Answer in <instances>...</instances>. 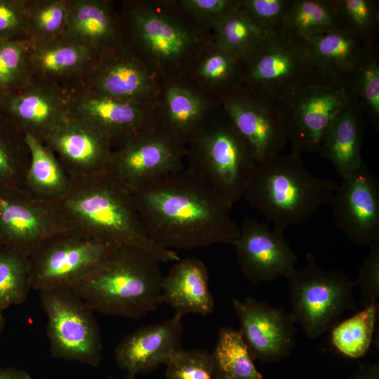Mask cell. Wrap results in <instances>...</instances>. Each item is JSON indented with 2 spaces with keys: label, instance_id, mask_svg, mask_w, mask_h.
<instances>
[{
  "label": "cell",
  "instance_id": "cell-1",
  "mask_svg": "<svg viewBox=\"0 0 379 379\" xmlns=\"http://www.w3.org/2000/svg\"><path fill=\"white\" fill-rule=\"evenodd\" d=\"M143 227L161 247L175 250L236 244L239 227L232 208L188 168L133 192Z\"/></svg>",
  "mask_w": 379,
  "mask_h": 379
},
{
  "label": "cell",
  "instance_id": "cell-2",
  "mask_svg": "<svg viewBox=\"0 0 379 379\" xmlns=\"http://www.w3.org/2000/svg\"><path fill=\"white\" fill-rule=\"evenodd\" d=\"M70 178L67 191L51 201L65 230L107 244L140 248L160 262L180 259L175 251L161 247L148 236L133 192L108 167Z\"/></svg>",
  "mask_w": 379,
  "mask_h": 379
},
{
  "label": "cell",
  "instance_id": "cell-3",
  "mask_svg": "<svg viewBox=\"0 0 379 379\" xmlns=\"http://www.w3.org/2000/svg\"><path fill=\"white\" fill-rule=\"evenodd\" d=\"M124 44L164 83L187 79L213 32L201 25L179 0H130L119 12Z\"/></svg>",
  "mask_w": 379,
  "mask_h": 379
},
{
  "label": "cell",
  "instance_id": "cell-4",
  "mask_svg": "<svg viewBox=\"0 0 379 379\" xmlns=\"http://www.w3.org/2000/svg\"><path fill=\"white\" fill-rule=\"evenodd\" d=\"M160 262L130 245L113 244L69 287L95 311L140 319L163 304Z\"/></svg>",
  "mask_w": 379,
  "mask_h": 379
},
{
  "label": "cell",
  "instance_id": "cell-5",
  "mask_svg": "<svg viewBox=\"0 0 379 379\" xmlns=\"http://www.w3.org/2000/svg\"><path fill=\"white\" fill-rule=\"evenodd\" d=\"M337 185L311 173L300 156L281 153L256 164L244 198L284 232L329 204Z\"/></svg>",
  "mask_w": 379,
  "mask_h": 379
},
{
  "label": "cell",
  "instance_id": "cell-6",
  "mask_svg": "<svg viewBox=\"0 0 379 379\" xmlns=\"http://www.w3.org/2000/svg\"><path fill=\"white\" fill-rule=\"evenodd\" d=\"M291 153L319 151L338 116L354 102L347 77L314 66L310 73L277 100Z\"/></svg>",
  "mask_w": 379,
  "mask_h": 379
},
{
  "label": "cell",
  "instance_id": "cell-7",
  "mask_svg": "<svg viewBox=\"0 0 379 379\" xmlns=\"http://www.w3.org/2000/svg\"><path fill=\"white\" fill-rule=\"evenodd\" d=\"M185 160L187 168L232 206L244 197L257 164L249 145L221 105L187 145Z\"/></svg>",
  "mask_w": 379,
  "mask_h": 379
},
{
  "label": "cell",
  "instance_id": "cell-8",
  "mask_svg": "<svg viewBox=\"0 0 379 379\" xmlns=\"http://www.w3.org/2000/svg\"><path fill=\"white\" fill-rule=\"evenodd\" d=\"M286 278L290 288L291 315L310 339L330 331L345 312L356 308L355 281L343 270H324L310 253L306 255L304 269H294Z\"/></svg>",
  "mask_w": 379,
  "mask_h": 379
},
{
  "label": "cell",
  "instance_id": "cell-9",
  "mask_svg": "<svg viewBox=\"0 0 379 379\" xmlns=\"http://www.w3.org/2000/svg\"><path fill=\"white\" fill-rule=\"evenodd\" d=\"M39 293L52 357L98 366L103 347L95 311L67 286Z\"/></svg>",
  "mask_w": 379,
  "mask_h": 379
},
{
  "label": "cell",
  "instance_id": "cell-10",
  "mask_svg": "<svg viewBox=\"0 0 379 379\" xmlns=\"http://www.w3.org/2000/svg\"><path fill=\"white\" fill-rule=\"evenodd\" d=\"M314 67L305 41L283 32L266 35L241 62V84L277 100Z\"/></svg>",
  "mask_w": 379,
  "mask_h": 379
},
{
  "label": "cell",
  "instance_id": "cell-11",
  "mask_svg": "<svg viewBox=\"0 0 379 379\" xmlns=\"http://www.w3.org/2000/svg\"><path fill=\"white\" fill-rule=\"evenodd\" d=\"M187 147L157 123L114 148L108 168L135 192L185 168Z\"/></svg>",
  "mask_w": 379,
  "mask_h": 379
},
{
  "label": "cell",
  "instance_id": "cell-12",
  "mask_svg": "<svg viewBox=\"0 0 379 379\" xmlns=\"http://www.w3.org/2000/svg\"><path fill=\"white\" fill-rule=\"evenodd\" d=\"M112 245L67 230L46 237L28 255L32 290L68 287L95 266Z\"/></svg>",
  "mask_w": 379,
  "mask_h": 379
},
{
  "label": "cell",
  "instance_id": "cell-13",
  "mask_svg": "<svg viewBox=\"0 0 379 379\" xmlns=\"http://www.w3.org/2000/svg\"><path fill=\"white\" fill-rule=\"evenodd\" d=\"M220 105L257 164L281 153L288 139L276 100L241 85L223 98Z\"/></svg>",
  "mask_w": 379,
  "mask_h": 379
},
{
  "label": "cell",
  "instance_id": "cell-14",
  "mask_svg": "<svg viewBox=\"0 0 379 379\" xmlns=\"http://www.w3.org/2000/svg\"><path fill=\"white\" fill-rule=\"evenodd\" d=\"M164 84L160 77L124 43L99 57L81 84L119 100L157 105Z\"/></svg>",
  "mask_w": 379,
  "mask_h": 379
},
{
  "label": "cell",
  "instance_id": "cell-15",
  "mask_svg": "<svg viewBox=\"0 0 379 379\" xmlns=\"http://www.w3.org/2000/svg\"><path fill=\"white\" fill-rule=\"evenodd\" d=\"M68 117L99 130L114 149L156 123L157 105L119 100L79 84L67 89Z\"/></svg>",
  "mask_w": 379,
  "mask_h": 379
},
{
  "label": "cell",
  "instance_id": "cell-16",
  "mask_svg": "<svg viewBox=\"0 0 379 379\" xmlns=\"http://www.w3.org/2000/svg\"><path fill=\"white\" fill-rule=\"evenodd\" d=\"M63 230L52 201L21 187H0V246L29 255L44 239Z\"/></svg>",
  "mask_w": 379,
  "mask_h": 379
},
{
  "label": "cell",
  "instance_id": "cell-17",
  "mask_svg": "<svg viewBox=\"0 0 379 379\" xmlns=\"http://www.w3.org/2000/svg\"><path fill=\"white\" fill-rule=\"evenodd\" d=\"M329 204L350 241L370 246L379 241V180L365 162L337 185Z\"/></svg>",
  "mask_w": 379,
  "mask_h": 379
},
{
  "label": "cell",
  "instance_id": "cell-18",
  "mask_svg": "<svg viewBox=\"0 0 379 379\" xmlns=\"http://www.w3.org/2000/svg\"><path fill=\"white\" fill-rule=\"evenodd\" d=\"M234 246L240 270L253 284L286 278L295 269L298 256L284 232L267 222L245 218Z\"/></svg>",
  "mask_w": 379,
  "mask_h": 379
},
{
  "label": "cell",
  "instance_id": "cell-19",
  "mask_svg": "<svg viewBox=\"0 0 379 379\" xmlns=\"http://www.w3.org/2000/svg\"><path fill=\"white\" fill-rule=\"evenodd\" d=\"M232 307L241 335L254 359L277 361L288 356L295 345V322L282 308L252 297L233 298Z\"/></svg>",
  "mask_w": 379,
  "mask_h": 379
},
{
  "label": "cell",
  "instance_id": "cell-20",
  "mask_svg": "<svg viewBox=\"0 0 379 379\" xmlns=\"http://www.w3.org/2000/svg\"><path fill=\"white\" fill-rule=\"evenodd\" d=\"M67 89L34 79L27 86L1 99L0 112L23 133L44 142L68 118Z\"/></svg>",
  "mask_w": 379,
  "mask_h": 379
},
{
  "label": "cell",
  "instance_id": "cell-21",
  "mask_svg": "<svg viewBox=\"0 0 379 379\" xmlns=\"http://www.w3.org/2000/svg\"><path fill=\"white\" fill-rule=\"evenodd\" d=\"M182 317L175 313L161 323L142 326L126 335L114 350L117 366L136 376L166 365L182 349Z\"/></svg>",
  "mask_w": 379,
  "mask_h": 379
},
{
  "label": "cell",
  "instance_id": "cell-22",
  "mask_svg": "<svg viewBox=\"0 0 379 379\" xmlns=\"http://www.w3.org/2000/svg\"><path fill=\"white\" fill-rule=\"evenodd\" d=\"M44 142L70 178L90 175L107 168L114 150L110 140L99 130L69 117Z\"/></svg>",
  "mask_w": 379,
  "mask_h": 379
},
{
  "label": "cell",
  "instance_id": "cell-23",
  "mask_svg": "<svg viewBox=\"0 0 379 379\" xmlns=\"http://www.w3.org/2000/svg\"><path fill=\"white\" fill-rule=\"evenodd\" d=\"M220 105L187 79L166 82L157 106L156 123L187 147Z\"/></svg>",
  "mask_w": 379,
  "mask_h": 379
},
{
  "label": "cell",
  "instance_id": "cell-24",
  "mask_svg": "<svg viewBox=\"0 0 379 379\" xmlns=\"http://www.w3.org/2000/svg\"><path fill=\"white\" fill-rule=\"evenodd\" d=\"M60 36L90 50L98 58L124 43L119 12L107 0H72Z\"/></svg>",
  "mask_w": 379,
  "mask_h": 379
},
{
  "label": "cell",
  "instance_id": "cell-25",
  "mask_svg": "<svg viewBox=\"0 0 379 379\" xmlns=\"http://www.w3.org/2000/svg\"><path fill=\"white\" fill-rule=\"evenodd\" d=\"M98 57L90 50L61 36L32 42L29 62L34 79L69 89L81 84Z\"/></svg>",
  "mask_w": 379,
  "mask_h": 379
},
{
  "label": "cell",
  "instance_id": "cell-26",
  "mask_svg": "<svg viewBox=\"0 0 379 379\" xmlns=\"http://www.w3.org/2000/svg\"><path fill=\"white\" fill-rule=\"evenodd\" d=\"M206 266L198 258L179 259L163 277V303L182 315L206 316L214 310L215 300L209 288Z\"/></svg>",
  "mask_w": 379,
  "mask_h": 379
},
{
  "label": "cell",
  "instance_id": "cell-27",
  "mask_svg": "<svg viewBox=\"0 0 379 379\" xmlns=\"http://www.w3.org/2000/svg\"><path fill=\"white\" fill-rule=\"evenodd\" d=\"M364 116L355 103L343 110L326 134L319 152L343 178L364 163L361 148L365 134Z\"/></svg>",
  "mask_w": 379,
  "mask_h": 379
},
{
  "label": "cell",
  "instance_id": "cell-28",
  "mask_svg": "<svg viewBox=\"0 0 379 379\" xmlns=\"http://www.w3.org/2000/svg\"><path fill=\"white\" fill-rule=\"evenodd\" d=\"M187 79L220 102L241 85V62L213 39L194 62Z\"/></svg>",
  "mask_w": 379,
  "mask_h": 379
},
{
  "label": "cell",
  "instance_id": "cell-29",
  "mask_svg": "<svg viewBox=\"0 0 379 379\" xmlns=\"http://www.w3.org/2000/svg\"><path fill=\"white\" fill-rule=\"evenodd\" d=\"M372 42L337 27L306 41L305 45L307 53L316 67L347 77L368 45Z\"/></svg>",
  "mask_w": 379,
  "mask_h": 379
},
{
  "label": "cell",
  "instance_id": "cell-30",
  "mask_svg": "<svg viewBox=\"0 0 379 379\" xmlns=\"http://www.w3.org/2000/svg\"><path fill=\"white\" fill-rule=\"evenodd\" d=\"M30 162L23 189L36 198L54 201L68 190L71 178L51 149L30 135H25Z\"/></svg>",
  "mask_w": 379,
  "mask_h": 379
},
{
  "label": "cell",
  "instance_id": "cell-31",
  "mask_svg": "<svg viewBox=\"0 0 379 379\" xmlns=\"http://www.w3.org/2000/svg\"><path fill=\"white\" fill-rule=\"evenodd\" d=\"M378 40L368 45L347 76L354 102L373 128L379 131V48Z\"/></svg>",
  "mask_w": 379,
  "mask_h": 379
},
{
  "label": "cell",
  "instance_id": "cell-32",
  "mask_svg": "<svg viewBox=\"0 0 379 379\" xmlns=\"http://www.w3.org/2000/svg\"><path fill=\"white\" fill-rule=\"evenodd\" d=\"M337 27L333 0H292L282 32L304 41Z\"/></svg>",
  "mask_w": 379,
  "mask_h": 379
},
{
  "label": "cell",
  "instance_id": "cell-33",
  "mask_svg": "<svg viewBox=\"0 0 379 379\" xmlns=\"http://www.w3.org/2000/svg\"><path fill=\"white\" fill-rule=\"evenodd\" d=\"M220 379H264L239 329H220L213 352Z\"/></svg>",
  "mask_w": 379,
  "mask_h": 379
},
{
  "label": "cell",
  "instance_id": "cell-34",
  "mask_svg": "<svg viewBox=\"0 0 379 379\" xmlns=\"http://www.w3.org/2000/svg\"><path fill=\"white\" fill-rule=\"evenodd\" d=\"M378 311V302L371 303L335 325L330 331L331 343L336 351L350 359L364 356L372 343Z\"/></svg>",
  "mask_w": 379,
  "mask_h": 379
},
{
  "label": "cell",
  "instance_id": "cell-35",
  "mask_svg": "<svg viewBox=\"0 0 379 379\" xmlns=\"http://www.w3.org/2000/svg\"><path fill=\"white\" fill-rule=\"evenodd\" d=\"M29 162L24 133L0 112V187L23 188Z\"/></svg>",
  "mask_w": 379,
  "mask_h": 379
},
{
  "label": "cell",
  "instance_id": "cell-36",
  "mask_svg": "<svg viewBox=\"0 0 379 379\" xmlns=\"http://www.w3.org/2000/svg\"><path fill=\"white\" fill-rule=\"evenodd\" d=\"M32 290L28 255L0 246V311L23 303Z\"/></svg>",
  "mask_w": 379,
  "mask_h": 379
},
{
  "label": "cell",
  "instance_id": "cell-37",
  "mask_svg": "<svg viewBox=\"0 0 379 379\" xmlns=\"http://www.w3.org/2000/svg\"><path fill=\"white\" fill-rule=\"evenodd\" d=\"M30 39L0 41L1 99L27 86L34 79L29 62Z\"/></svg>",
  "mask_w": 379,
  "mask_h": 379
},
{
  "label": "cell",
  "instance_id": "cell-38",
  "mask_svg": "<svg viewBox=\"0 0 379 379\" xmlns=\"http://www.w3.org/2000/svg\"><path fill=\"white\" fill-rule=\"evenodd\" d=\"M213 32L214 41L240 62L266 36L242 9L241 5Z\"/></svg>",
  "mask_w": 379,
  "mask_h": 379
},
{
  "label": "cell",
  "instance_id": "cell-39",
  "mask_svg": "<svg viewBox=\"0 0 379 379\" xmlns=\"http://www.w3.org/2000/svg\"><path fill=\"white\" fill-rule=\"evenodd\" d=\"M72 0H26L30 40L44 42L62 34Z\"/></svg>",
  "mask_w": 379,
  "mask_h": 379
},
{
  "label": "cell",
  "instance_id": "cell-40",
  "mask_svg": "<svg viewBox=\"0 0 379 379\" xmlns=\"http://www.w3.org/2000/svg\"><path fill=\"white\" fill-rule=\"evenodd\" d=\"M336 25L371 42L379 30V1L376 0H333Z\"/></svg>",
  "mask_w": 379,
  "mask_h": 379
},
{
  "label": "cell",
  "instance_id": "cell-41",
  "mask_svg": "<svg viewBox=\"0 0 379 379\" xmlns=\"http://www.w3.org/2000/svg\"><path fill=\"white\" fill-rule=\"evenodd\" d=\"M166 366V379H220L213 352L203 349H182Z\"/></svg>",
  "mask_w": 379,
  "mask_h": 379
},
{
  "label": "cell",
  "instance_id": "cell-42",
  "mask_svg": "<svg viewBox=\"0 0 379 379\" xmlns=\"http://www.w3.org/2000/svg\"><path fill=\"white\" fill-rule=\"evenodd\" d=\"M292 0H241V8L266 35L282 32L284 21Z\"/></svg>",
  "mask_w": 379,
  "mask_h": 379
},
{
  "label": "cell",
  "instance_id": "cell-43",
  "mask_svg": "<svg viewBox=\"0 0 379 379\" xmlns=\"http://www.w3.org/2000/svg\"><path fill=\"white\" fill-rule=\"evenodd\" d=\"M184 10L201 25L213 31L241 7V0H179Z\"/></svg>",
  "mask_w": 379,
  "mask_h": 379
},
{
  "label": "cell",
  "instance_id": "cell-44",
  "mask_svg": "<svg viewBox=\"0 0 379 379\" xmlns=\"http://www.w3.org/2000/svg\"><path fill=\"white\" fill-rule=\"evenodd\" d=\"M30 39L26 0H0V41Z\"/></svg>",
  "mask_w": 379,
  "mask_h": 379
},
{
  "label": "cell",
  "instance_id": "cell-45",
  "mask_svg": "<svg viewBox=\"0 0 379 379\" xmlns=\"http://www.w3.org/2000/svg\"><path fill=\"white\" fill-rule=\"evenodd\" d=\"M368 254L361 264L356 286L359 287L364 306L377 302L379 297V241L370 246Z\"/></svg>",
  "mask_w": 379,
  "mask_h": 379
},
{
  "label": "cell",
  "instance_id": "cell-46",
  "mask_svg": "<svg viewBox=\"0 0 379 379\" xmlns=\"http://www.w3.org/2000/svg\"><path fill=\"white\" fill-rule=\"evenodd\" d=\"M350 379H379V366L376 364H361Z\"/></svg>",
  "mask_w": 379,
  "mask_h": 379
},
{
  "label": "cell",
  "instance_id": "cell-47",
  "mask_svg": "<svg viewBox=\"0 0 379 379\" xmlns=\"http://www.w3.org/2000/svg\"><path fill=\"white\" fill-rule=\"evenodd\" d=\"M0 379H32L26 371L15 368H0Z\"/></svg>",
  "mask_w": 379,
  "mask_h": 379
},
{
  "label": "cell",
  "instance_id": "cell-48",
  "mask_svg": "<svg viewBox=\"0 0 379 379\" xmlns=\"http://www.w3.org/2000/svg\"><path fill=\"white\" fill-rule=\"evenodd\" d=\"M4 326V318L2 312L0 311V335Z\"/></svg>",
  "mask_w": 379,
  "mask_h": 379
},
{
  "label": "cell",
  "instance_id": "cell-49",
  "mask_svg": "<svg viewBox=\"0 0 379 379\" xmlns=\"http://www.w3.org/2000/svg\"><path fill=\"white\" fill-rule=\"evenodd\" d=\"M108 379H117V378H108ZM121 379H135V376L132 375H129V374H126V375L124 378H121Z\"/></svg>",
  "mask_w": 379,
  "mask_h": 379
},
{
  "label": "cell",
  "instance_id": "cell-50",
  "mask_svg": "<svg viewBox=\"0 0 379 379\" xmlns=\"http://www.w3.org/2000/svg\"><path fill=\"white\" fill-rule=\"evenodd\" d=\"M0 102H1V97H0Z\"/></svg>",
  "mask_w": 379,
  "mask_h": 379
}]
</instances>
